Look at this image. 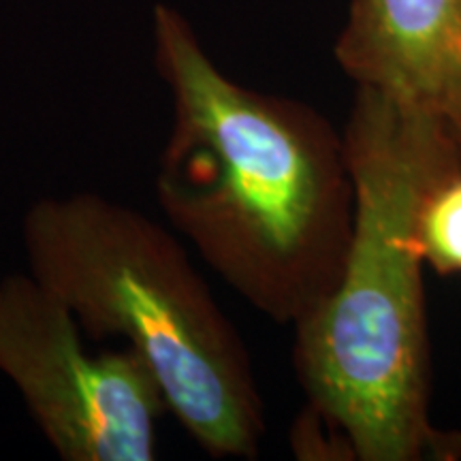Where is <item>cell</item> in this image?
Returning a JSON list of instances; mask_svg holds the SVG:
<instances>
[{"instance_id":"cell-1","label":"cell","mask_w":461,"mask_h":461,"mask_svg":"<svg viewBox=\"0 0 461 461\" xmlns=\"http://www.w3.org/2000/svg\"><path fill=\"white\" fill-rule=\"evenodd\" d=\"M152 60L171 96L160 210L252 308L295 325L336 286L348 248L342 131L302 101L233 82L171 5L152 11Z\"/></svg>"},{"instance_id":"cell-2","label":"cell","mask_w":461,"mask_h":461,"mask_svg":"<svg viewBox=\"0 0 461 461\" xmlns=\"http://www.w3.org/2000/svg\"><path fill=\"white\" fill-rule=\"evenodd\" d=\"M342 140L353 229L336 286L293 325L303 412L327 459L455 461L461 434L431 420L419 214L461 163L459 135L442 115L355 88Z\"/></svg>"},{"instance_id":"cell-3","label":"cell","mask_w":461,"mask_h":461,"mask_svg":"<svg viewBox=\"0 0 461 461\" xmlns=\"http://www.w3.org/2000/svg\"><path fill=\"white\" fill-rule=\"evenodd\" d=\"M22 238L28 274L90 338H120L157 378L167 411L210 457L255 459L263 397L246 344L176 235L96 193L43 197Z\"/></svg>"},{"instance_id":"cell-4","label":"cell","mask_w":461,"mask_h":461,"mask_svg":"<svg viewBox=\"0 0 461 461\" xmlns=\"http://www.w3.org/2000/svg\"><path fill=\"white\" fill-rule=\"evenodd\" d=\"M0 374L65 461H152L167 403L131 346L92 353L73 310L32 274L0 280Z\"/></svg>"},{"instance_id":"cell-5","label":"cell","mask_w":461,"mask_h":461,"mask_svg":"<svg viewBox=\"0 0 461 461\" xmlns=\"http://www.w3.org/2000/svg\"><path fill=\"white\" fill-rule=\"evenodd\" d=\"M333 56L355 88L461 122V0H350Z\"/></svg>"},{"instance_id":"cell-6","label":"cell","mask_w":461,"mask_h":461,"mask_svg":"<svg viewBox=\"0 0 461 461\" xmlns=\"http://www.w3.org/2000/svg\"><path fill=\"white\" fill-rule=\"evenodd\" d=\"M419 248L438 276L461 274V163L447 173L419 214Z\"/></svg>"},{"instance_id":"cell-7","label":"cell","mask_w":461,"mask_h":461,"mask_svg":"<svg viewBox=\"0 0 461 461\" xmlns=\"http://www.w3.org/2000/svg\"><path fill=\"white\" fill-rule=\"evenodd\" d=\"M455 131H457V135H459V141H461V122L455 124Z\"/></svg>"}]
</instances>
